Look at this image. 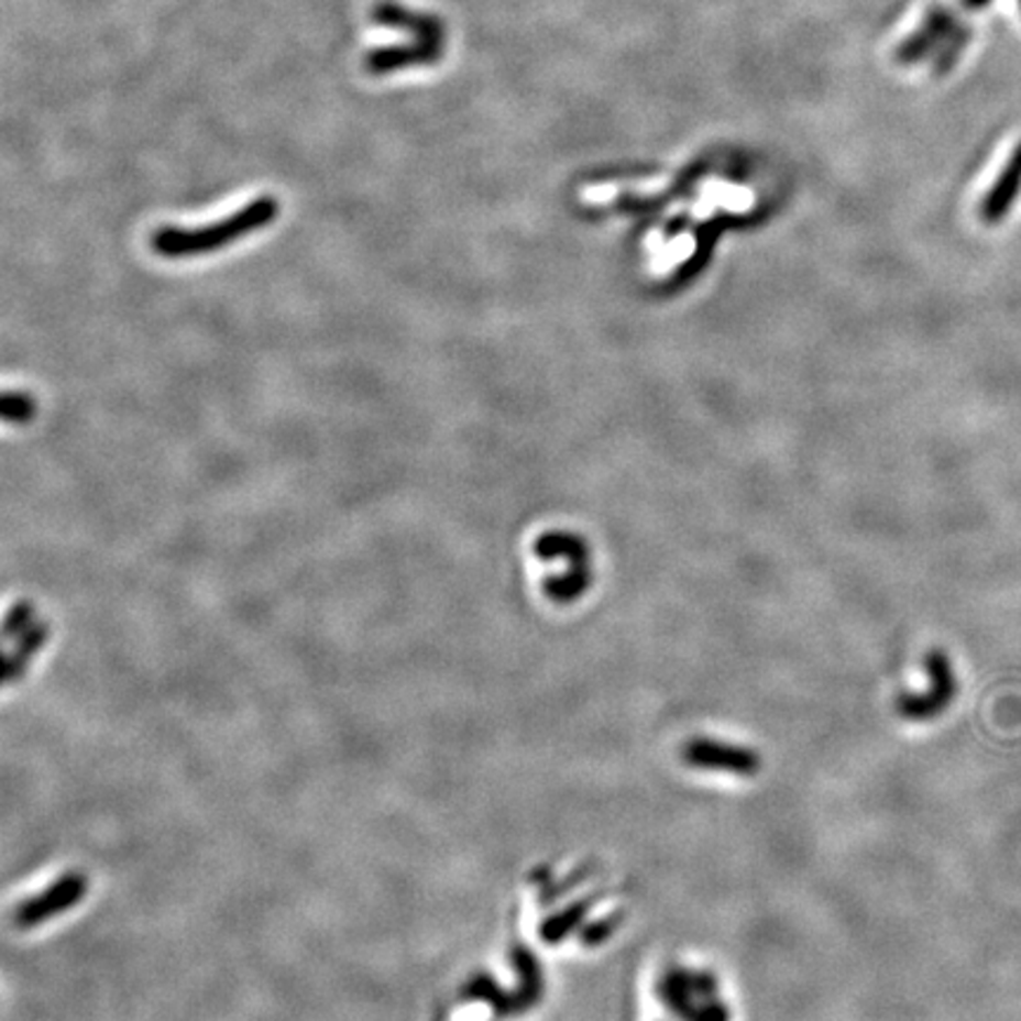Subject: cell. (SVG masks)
<instances>
[{
  "label": "cell",
  "instance_id": "9c48e42d",
  "mask_svg": "<svg viewBox=\"0 0 1021 1021\" xmlns=\"http://www.w3.org/2000/svg\"><path fill=\"white\" fill-rule=\"evenodd\" d=\"M1019 3H1021V0H1019Z\"/></svg>",
  "mask_w": 1021,
  "mask_h": 1021
},
{
  "label": "cell",
  "instance_id": "5b68a950",
  "mask_svg": "<svg viewBox=\"0 0 1021 1021\" xmlns=\"http://www.w3.org/2000/svg\"><path fill=\"white\" fill-rule=\"evenodd\" d=\"M1021 191V145L1010 156L1008 166L1000 173V178L981 201V218L986 222H998L1010 213L1014 199Z\"/></svg>",
  "mask_w": 1021,
  "mask_h": 1021
},
{
  "label": "cell",
  "instance_id": "6da1fadb",
  "mask_svg": "<svg viewBox=\"0 0 1021 1021\" xmlns=\"http://www.w3.org/2000/svg\"><path fill=\"white\" fill-rule=\"evenodd\" d=\"M279 216V204L275 197H259L232 216L209 222V226L199 228H178V226H164L152 234V249L162 259H195V255L216 253L226 249L239 239H244L253 232H259L267 226H273Z\"/></svg>",
  "mask_w": 1021,
  "mask_h": 1021
},
{
  "label": "cell",
  "instance_id": "8992f818",
  "mask_svg": "<svg viewBox=\"0 0 1021 1021\" xmlns=\"http://www.w3.org/2000/svg\"><path fill=\"white\" fill-rule=\"evenodd\" d=\"M969 36H971V29L957 24L953 34L944 43H941V47L936 51V59H934V72L938 76L948 74L955 67L957 57H960V53L965 51L967 43H969Z\"/></svg>",
  "mask_w": 1021,
  "mask_h": 1021
},
{
  "label": "cell",
  "instance_id": "52a82bcc",
  "mask_svg": "<svg viewBox=\"0 0 1021 1021\" xmlns=\"http://www.w3.org/2000/svg\"><path fill=\"white\" fill-rule=\"evenodd\" d=\"M34 411H36V403L29 393H14V391L6 393L3 419L8 424H29L31 419H34Z\"/></svg>",
  "mask_w": 1021,
  "mask_h": 1021
},
{
  "label": "cell",
  "instance_id": "277c9868",
  "mask_svg": "<svg viewBox=\"0 0 1021 1021\" xmlns=\"http://www.w3.org/2000/svg\"><path fill=\"white\" fill-rule=\"evenodd\" d=\"M955 12L948 8H932L927 18H924V24L915 31V34L903 41L897 51V59L901 64H915L922 62L930 53L938 51L941 43H944L953 31H955Z\"/></svg>",
  "mask_w": 1021,
  "mask_h": 1021
},
{
  "label": "cell",
  "instance_id": "7a4b0ae2",
  "mask_svg": "<svg viewBox=\"0 0 1021 1021\" xmlns=\"http://www.w3.org/2000/svg\"><path fill=\"white\" fill-rule=\"evenodd\" d=\"M372 22L378 26L407 31L417 41L444 47V24L438 14L409 10L395 0H378L372 8Z\"/></svg>",
  "mask_w": 1021,
  "mask_h": 1021
},
{
  "label": "cell",
  "instance_id": "ba28073f",
  "mask_svg": "<svg viewBox=\"0 0 1021 1021\" xmlns=\"http://www.w3.org/2000/svg\"><path fill=\"white\" fill-rule=\"evenodd\" d=\"M960 3H963L965 10H981V8H986L988 3H991V0H960Z\"/></svg>",
  "mask_w": 1021,
  "mask_h": 1021
},
{
  "label": "cell",
  "instance_id": "3957f363",
  "mask_svg": "<svg viewBox=\"0 0 1021 1021\" xmlns=\"http://www.w3.org/2000/svg\"><path fill=\"white\" fill-rule=\"evenodd\" d=\"M442 57V45L414 41L407 45H383L364 55V69L372 76H386L409 67H428Z\"/></svg>",
  "mask_w": 1021,
  "mask_h": 1021
}]
</instances>
